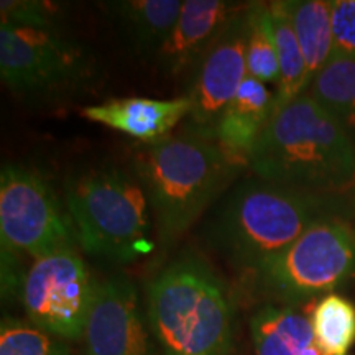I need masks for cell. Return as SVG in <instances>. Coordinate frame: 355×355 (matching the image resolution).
Masks as SVG:
<instances>
[{"label": "cell", "mask_w": 355, "mask_h": 355, "mask_svg": "<svg viewBox=\"0 0 355 355\" xmlns=\"http://www.w3.org/2000/svg\"><path fill=\"white\" fill-rule=\"evenodd\" d=\"M331 207L322 194L285 188L254 175L220 199L202 235L222 259L252 273L286 250L311 225L331 217Z\"/></svg>", "instance_id": "obj_1"}, {"label": "cell", "mask_w": 355, "mask_h": 355, "mask_svg": "<svg viewBox=\"0 0 355 355\" xmlns=\"http://www.w3.org/2000/svg\"><path fill=\"white\" fill-rule=\"evenodd\" d=\"M242 166L216 139L188 130L137 150L132 170L145 189L163 250L183 237Z\"/></svg>", "instance_id": "obj_2"}, {"label": "cell", "mask_w": 355, "mask_h": 355, "mask_svg": "<svg viewBox=\"0 0 355 355\" xmlns=\"http://www.w3.org/2000/svg\"><path fill=\"white\" fill-rule=\"evenodd\" d=\"M255 176L322 194L355 175V146L308 92L275 110L248 158Z\"/></svg>", "instance_id": "obj_3"}, {"label": "cell", "mask_w": 355, "mask_h": 355, "mask_svg": "<svg viewBox=\"0 0 355 355\" xmlns=\"http://www.w3.org/2000/svg\"><path fill=\"white\" fill-rule=\"evenodd\" d=\"M146 318L159 355H229L234 308L214 268L184 252L150 282Z\"/></svg>", "instance_id": "obj_4"}, {"label": "cell", "mask_w": 355, "mask_h": 355, "mask_svg": "<svg viewBox=\"0 0 355 355\" xmlns=\"http://www.w3.org/2000/svg\"><path fill=\"white\" fill-rule=\"evenodd\" d=\"M64 201L87 254L130 263L155 248L152 209L133 170L96 166L79 171L66 180Z\"/></svg>", "instance_id": "obj_5"}, {"label": "cell", "mask_w": 355, "mask_h": 355, "mask_svg": "<svg viewBox=\"0 0 355 355\" xmlns=\"http://www.w3.org/2000/svg\"><path fill=\"white\" fill-rule=\"evenodd\" d=\"M0 239L3 293L21 288L19 257L33 261L76 250L78 234L69 212L61 209L55 191L37 171L7 165L0 175Z\"/></svg>", "instance_id": "obj_6"}, {"label": "cell", "mask_w": 355, "mask_h": 355, "mask_svg": "<svg viewBox=\"0 0 355 355\" xmlns=\"http://www.w3.org/2000/svg\"><path fill=\"white\" fill-rule=\"evenodd\" d=\"M354 277L355 232L336 216L311 225L286 250L252 272L257 291L291 308L331 295Z\"/></svg>", "instance_id": "obj_7"}, {"label": "cell", "mask_w": 355, "mask_h": 355, "mask_svg": "<svg viewBox=\"0 0 355 355\" xmlns=\"http://www.w3.org/2000/svg\"><path fill=\"white\" fill-rule=\"evenodd\" d=\"M0 73L20 99L50 102L86 89L96 61L61 28L0 25Z\"/></svg>", "instance_id": "obj_8"}, {"label": "cell", "mask_w": 355, "mask_h": 355, "mask_svg": "<svg viewBox=\"0 0 355 355\" xmlns=\"http://www.w3.org/2000/svg\"><path fill=\"white\" fill-rule=\"evenodd\" d=\"M96 285L76 250H64L33 261L20 298L32 326L76 340L86 329Z\"/></svg>", "instance_id": "obj_9"}, {"label": "cell", "mask_w": 355, "mask_h": 355, "mask_svg": "<svg viewBox=\"0 0 355 355\" xmlns=\"http://www.w3.org/2000/svg\"><path fill=\"white\" fill-rule=\"evenodd\" d=\"M248 8L250 3L234 13L191 73L188 132L216 139L222 114L248 76Z\"/></svg>", "instance_id": "obj_10"}, {"label": "cell", "mask_w": 355, "mask_h": 355, "mask_svg": "<svg viewBox=\"0 0 355 355\" xmlns=\"http://www.w3.org/2000/svg\"><path fill=\"white\" fill-rule=\"evenodd\" d=\"M83 339L84 355H159L139 291L123 275L96 285Z\"/></svg>", "instance_id": "obj_11"}, {"label": "cell", "mask_w": 355, "mask_h": 355, "mask_svg": "<svg viewBox=\"0 0 355 355\" xmlns=\"http://www.w3.org/2000/svg\"><path fill=\"white\" fill-rule=\"evenodd\" d=\"M242 3L224 0H186L170 37L158 51L157 64L165 76L193 73L207 48L219 37Z\"/></svg>", "instance_id": "obj_12"}, {"label": "cell", "mask_w": 355, "mask_h": 355, "mask_svg": "<svg viewBox=\"0 0 355 355\" xmlns=\"http://www.w3.org/2000/svg\"><path fill=\"white\" fill-rule=\"evenodd\" d=\"M189 110L191 104L186 96L176 99L123 97L89 105L83 109V115L150 145L170 137L173 128L188 119Z\"/></svg>", "instance_id": "obj_13"}, {"label": "cell", "mask_w": 355, "mask_h": 355, "mask_svg": "<svg viewBox=\"0 0 355 355\" xmlns=\"http://www.w3.org/2000/svg\"><path fill=\"white\" fill-rule=\"evenodd\" d=\"M275 94L265 83L247 76L217 125L216 140L230 157L248 166L252 150L268 123Z\"/></svg>", "instance_id": "obj_14"}, {"label": "cell", "mask_w": 355, "mask_h": 355, "mask_svg": "<svg viewBox=\"0 0 355 355\" xmlns=\"http://www.w3.org/2000/svg\"><path fill=\"white\" fill-rule=\"evenodd\" d=\"M180 0H121L109 2L110 19L133 51L157 58L180 17Z\"/></svg>", "instance_id": "obj_15"}, {"label": "cell", "mask_w": 355, "mask_h": 355, "mask_svg": "<svg viewBox=\"0 0 355 355\" xmlns=\"http://www.w3.org/2000/svg\"><path fill=\"white\" fill-rule=\"evenodd\" d=\"M255 355H303L316 344L311 319L291 306L265 304L250 319Z\"/></svg>", "instance_id": "obj_16"}, {"label": "cell", "mask_w": 355, "mask_h": 355, "mask_svg": "<svg viewBox=\"0 0 355 355\" xmlns=\"http://www.w3.org/2000/svg\"><path fill=\"white\" fill-rule=\"evenodd\" d=\"M303 53L308 83L332 60V7L327 0H288L283 2ZM309 87V86H308Z\"/></svg>", "instance_id": "obj_17"}, {"label": "cell", "mask_w": 355, "mask_h": 355, "mask_svg": "<svg viewBox=\"0 0 355 355\" xmlns=\"http://www.w3.org/2000/svg\"><path fill=\"white\" fill-rule=\"evenodd\" d=\"M266 15L272 26L279 64V78L275 91V112L288 102L304 94L309 83L303 53L283 2L266 3Z\"/></svg>", "instance_id": "obj_18"}, {"label": "cell", "mask_w": 355, "mask_h": 355, "mask_svg": "<svg viewBox=\"0 0 355 355\" xmlns=\"http://www.w3.org/2000/svg\"><path fill=\"white\" fill-rule=\"evenodd\" d=\"M308 94L334 119L355 146V60L332 58L309 84Z\"/></svg>", "instance_id": "obj_19"}, {"label": "cell", "mask_w": 355, "mask_h": 355, "mask_svg": "<svg viewBox=\"0 0 355 355\" xmlns=\"http://www.w3.org/2000/svg\"><path fill=\"white\" fill-rule=\"evenodd\" d=\"M314 340L322 355H347L355 343V304L344 296L326 295L313 309Z\"/></svg>", "instance_id": "obj_20"}, {"label": "cell", "mask_w": 355, "mask_h": 355, "mask_svg": "<svg viewBox=\"0 0 355 355\" xmlns=\"http://www.w3.org/2000/svg\"><path fill=\"white\" fill-rule=\"evenodd\" d=\"M247 73L265 84H277L279 78L277 46L266 15V3H250L248 8Z\"/></svg>", "instance_id": "obj_21"}, {"label": "cell", "mask_w": 355, "mask_h": 355, "mask_svg": "<svg viewBox=\"0 0 355 355\" xmlns=\"http://www.w3.org/2000/svg\"><path fill=\"white\" fill-rule=\"evenodd\" d=\"M0 355H69V352L48 332L7 318L0 326Z\"/></svg>", "instance_id": "obj_22"}, {"label": "cell", "mask_w": 355, "mask_h": 355, "mask_svg": "<svg viewBox=\"0 0 355 355\" xmlns=\"http://www.w3.org/2000/svg\"><path fill=\"white\" fill-rule=\"evenodd\" d=\"M0 15L2 24L26 28H61L60 7H53L48 2L37 0H3Z\"/></svg>", "instance_id": "obj_23"}, {"label": "cell", "mask_w": 355, "mask_h": 355, "mask_svg": "<svg viewBox=\"0 0 355 355\" xmlns=\"http://www.w3.org/2000/svg\"><path fill=\"white\" fill-rule=\"evenodd\" d=\"M332 58L355 60V0H332Z\"/></svg>", "instance_id": "obj_24"}]
</instances>
